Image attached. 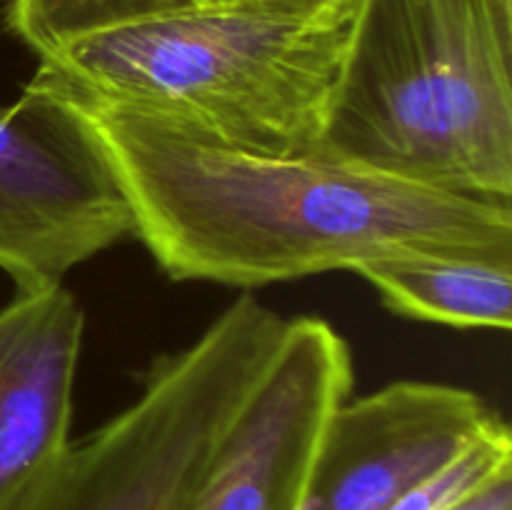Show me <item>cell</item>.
<instances>
[{"label": "cell", "instance_id": "7", "mask_svg": "<svg viewBox=\"0 0 512 510\" xmlns=\"http://www.w3.org/2000/svg\"><path fill=\"white\" fill-rule=\"evenodd\" d=\"M500 418L478 393L395 380L330 413L300 510H388Z\"/></svg>", "mask_w": 512, "mask_h": 510}, {"label": "cell", "instance_id": "6", "mask_svg": "<svg viewBox=\"0 0 512 510\" xmlns=\"http://www.w3.org/2000/svg\"><path fill=\"white\" fill-rule=\"evenodd\" d=\"M350 388L353 355L338 330L308 315L285 320L185 510L303 508L320 433Z\"/></svg>", "mask_w": 512, "mask_h": 510}, {"label": "cell", "instance_id": "9", "mask_svg": "<svg viewBox=\"0 0 512 510\" xmlns=\"http://www.w3.org/2000/svg\"><path fill=\"white\" fill-rule=\"evenodd\" d=\"M403 318L463 330H510L512 258L400 255L353 270Z\"/></svg>", "mask_w": 512, "mask_h": 510}, {"label": "cell", "instance_id": "2", "mask_svg": "<svg viewBox=\"0 0 512 510\" xmlns=\"http://www.w3.org/2000/svg\"><path fill=\"white\" fill-rule=\"evenodd\" d=\"M358 0H250L100 30L38 58L28 85L250 150L323 143Z\"/></svg>", "mask_w": 512, "mask_h": 510}, {"label": "cell", "instance_id": "11", "mask_svg": "<svg viewBox=\"0 0 512 510\" xmlns=\"http://www.w3.org/2000/svg\"><path fill=\"white\" fill-rule=\"evenodd\" d=\"M448 510H512V468L495 475Z\"/></svg>", "mask_w": 512, "mask_h": 510}, {"label": "cell", "instance_id": "4", "mask_svg": "<svg viewBox=\"0 0 512 510\" xmlns=\"http://www.w3.org/2000/svg\"><path fill=\"white\" fill-rule=\"evenodd\" d=\"M283 328L258 298H235L188 348L150 365L128 408L70 443L40 510H185Z\"/></svg>", "mask_w": 512, "mask_h": 510}, {"label": "cell", "instance_id": "5", "mask_svg": "<svg viewBox=\"0 0 512 510\" xmlns=\"http://www.w3.org/2000/svg\"><path fill=\"white\" fill-rule=\"evenodd\" d=\"M133 235V218L88 125L25 85L0 105V270L15 288L65 275Z\"/></svg>", "mask_w": 512, "mask_h": 510}, {"label": "cell", "instance_id": "8", "mask_svg": "<svg viewBox=\"0 0 512 510\" xmlns=\"http://www.w3.org/2000/svg\"><path fill=\"white\" fill-rule=\"evenodd\" d=\"M85 313L58 285L0 305V510H40L70 448Z\"/></svg>", "mask_w": 512, "mask_h": 510}, {"label": "cell", "instance_id": "10", "mask_svg": "<svg viewBox=\"0 0 512 510\" xmlns=\"http://www.w3.org/2000/svg\"><path fill=\"white\" fill-rule=\"evenodd\" d=\"M250 0H3L5 25L38 58L100 30Z\"/></svg>", "mask_w": 512, "mask_h": 510}, {"label": "cell", "instance_id": "3", "mask_svg": "<svg viewBox=\"0 0 512 510\" xmlns=\"http://www.w3.org/2000/svg\"><path fill=\"white\" fill-rule=\"evenodd\" d=\"M320 148L512 200V0H358Z\"/></svg>", "mask_w": 512, "mask_h": 510}, {"label": "cell", "instance_id": "1", "mask_svg": "<svg viewBox=\"0 0 512 510\" xmlns=\"http://www.w3.org/2000/svg\"><path fill=\"white\" fill-rule=\"evenodd\" d=\"M63 103L173 280L255 290L400 255L512 258V200L423 188L323 148L250 153L168 120Z\"/></svg>", "mask_w": 512, "mask_h": 510}]
</instances>
